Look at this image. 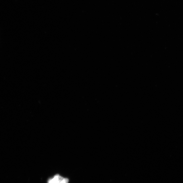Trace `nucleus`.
I'll return each instance as SVG.
<instances>
[{"instance_id":"1","label":"nucleus","mask_w":183,"mask_h":183,"mask_svg":"<svg viewBox=\"0 0 183 183\" xmlns=\"http://www.w3.org/2000/svg\"><path fill=\"white\" fill-rule=\"evenodd\" d=\"M69 179L67 178H64L59 175H56L53 178L49 180L48 183H68Z\"/></svg>"}]
</instances>
